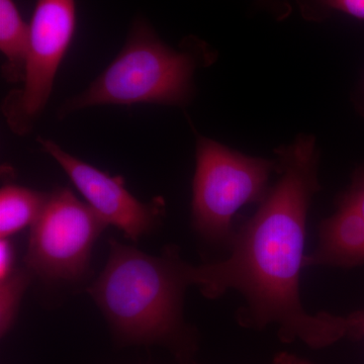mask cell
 Instances as JSON below:
<instances>
[{
	"mask_svg": "<svg viewBox=\"0 0 364 364\" xmlns=\"http://www.w3.org/2000/svg\"><path fill=\"white\" fill-rule=\"evenodd\" d=\"M275 154L277 181L255 214L235 227L229 257L188 264L189 284L210 299L229 289L238 291L245 301L236 314L242 327L275 326L284 342L299 340L312 348H325L348 338L350 324L348 315L311 314L301 303L306 218L321 191L320 152L315 136L303 134Z\"/></svg>",
	"mask_w": 364,
	"mask_h": 364,
	"instance_id": "obj_1",
	"label": "cell"
},
{
	"mask_svg": "<svg viewBox=\"0 0 364 364\" xmlns=\"http://www.w3.org/2000/svg\"><path fill=\"white\" fill-rule=\"evenodd\" d=\"M188 264L176 246L157 257L109 241V260L88 293L119 343L162 345L183 361L193 353L195 333L183 318Z\"/></svg>",
	"mask_w": 364,
	"mask_h": 364,
	"instance_id": "obj_2",
	"label": "cell"
},
{
	"mask_svg": "<svg viewBox=\"0 0 364 364\" xmlns=\"http://www.w3.org/2000/svg\"><path fill=\"white\" fill-rule=\"evenodd\" d=\"M213 55L200 41L173 49L145 21L132 26L116 59L82 92L58 109L59 119L100 105H159L184 107L195 97L193 75Z\"/></svg>",
	"mask_w": 364,
	"mask_h": 364,
	"instance_id": "obj_3",
	"label": "cell"
},
{
	"mask_svg": "<svg viewBox=\"0 0 364 364\" xmlns=\"http://www.w3.org/2000/svg\"><path fill=\"white\" fill-rule=\"evenodd\" d=\"M196 135L191 222L205 240L229 246L235 215L243 205L264 200L277 162L248 156Z\"/></svg>",
	"mask_w": 364,
	"mask_h": 364,
	"instance_id": "obj_4",
	"label": "cell"
},
{
	"mask_svg": "<svg viewBox=\"0 0 364 364\" xmlns=\"http://www.w3.org/2000/svg\"><path fill=\"white\" fill-rule=\"evenodd\" d=\"M75 28V0H37L30 23L25 81L1 105L2 114L16 135L32 133L47 107Z\"/></svg>",
	"mask_w": 364,
	"mask_h": 364,
	"instance_id": "obj_5",
	"label": "cell"
},
{
	"mask_svg": "<svg viewBox=\"0 0 364 364\" xmlns=\"http://www.w3.org/2000/svg\"><path fill=\"white\" fill-rule=\"evenodd\" d=\"M105 224L70 188L50 193L32 225L26 267L50 280H76L90 267L91 250Z\"/></svg>",
	"mask_w": 364,
	"mask_h": 364,
	"instance_id": "obj_6",
	"label": "cell"
},
{
	"mask_svg": "<svg viewBox=\"0 0 364 364\" xmlns=\"http://www.w3.org/2000/svg\"><path fill=\"white\" fill-rule=\"evenodd\" d=\"M37 140L107 226L119 228L127 238L138 241L161 221L165 202L160 196L149 203L140 202L126 188L122 177L111 176L72 156L55 141L43 136H38Z\"/></svg>",
	"mask_w": 364,
	"mask_h": 364,
	"instance_id": "obj_7",
	"label": "cell"
},
{
	"mask_svg": "<svg viewBox=\"0 0 364 364\" xmlns=\"http://www.w3.org/2000/svg\"><path fill=\"white\" fill-rule=\"evenodd\" d=\"M30 39V23L23 20L14 0H0L1 75L6 82L21 85L25 81Z\"/></svg>",
	"mask_w": 364,
	"mask_h": 364,
	"instance_id": "obj_8",
	"label": "cell"
},
{
	"mask_svg": "<svg viewBox=\"0 0 364 364\" xmlns=\"http://www.w3.org/2000/svg\"><path fill=\"white\" fill-rule=\"evenodd\" d=\"M50 193L6 184L0 191V238L6 239L39 218Z\"/></svg>",
	"mask_w": 364,
	"mask_h": 364,
	"instance_id": "obj_9",
	"label": "cell"
},
{
	"mask_svg": "<svg viewBox=\"0 0 364 364\" xmlns=\"http://www.w3.org/2000/svg\"><path fill=\"white\" fill-rule=\"evenodd\" d=\"M33 273L25 269L14 270L6 279L0 282V335L6 336L14 324L21 298L30 284Z\"/></svg>",
	"mask_w": 364,
	"mask_h": 364,
	"instance_id": "obj_10",
	"label": "cell"
},
{
	"mask_svg": "<svg viewBox=\"0 0 364 364\" xmlns=\"http://www.w3.org/2000/svg\"><path fill=\"white\" fill-rule=\"evenodd\" d=\"M340 196L355 208L364 228V164L355 169L352 176L351 183Z\"/></svg>",
	"mask_w": 364,
	"mask_h": 364,
	"instance_id": "obj_11",
	"label": "cell"
},
{
	"mask_svg": "<svg viewBox=\"0 0 364 364\" xmlns=\"http://www.w3.org/2000/svg\"><path fill=\"white\" fill-rule=\"evenodd\" d=\"M326 9L341 11L364 21V0H317Z\"/></svg>",
	"mask_w": 364,
	"mask_h": 364,
	"instance_id": "obj_12",
	"label": "cell"
},
{
	"mask_svg": "<svg viewBox=\"0 0 364 364\" xmlns=\"http://www.w3.org/2000/svg\"><path fill=\"white\" fill-rule=\"evenodd\" d=\"M14 249L9 238L0 240V282L14 272Z\"/></svg>",
	"mask_w": 364,
	"mask_h": 364,
	"instance_id": "obj_13",
	"label": "cell"
},
{
	"mask_svg": "<svg viewBox=\"0 0 364 364\" xmlns=\"http://www.w3.org/2000/svg\"><path fill=\"white\" fill-rule=\"evenodd\" d=\"M348 318L350 323L349 338L364 340V310L349 314Z\"/></svg>",
	"mask_w": 364,
	"mask_h": 364,
	"instance_id": "obj_14",
	"label": "cell"
},
{
	"mask_svg": "<svg viewBox=\"0 0 364 364\" xmlns=\"http://www.w3.org/2000/svg\"><path fill=\"white\" fill-rule=\"evenodd\" d=\"M273 364H312L305 359L291 353H280L273 360Z\"/></svg>",
	"mask_w": 364,
	"mask_h": 364,
	"instance_id": "obj_15",
	"label": "cell"
},
{
	"mask_svg": "<svg viewBox=\"0 0 364 364\" xmlns=\"http://www.w3.org/2000/svg\"><path fill=\"white\" fill-rule=\"evenodd\" d=\"M182 364H196V363H193V361L184 360L183 363H182Z\"/></svg>",
	"mask_w": 364,
	"mask_h": 364,
	"instance_id": "obj_16",
	"label": "cell"
}]
</instances>
